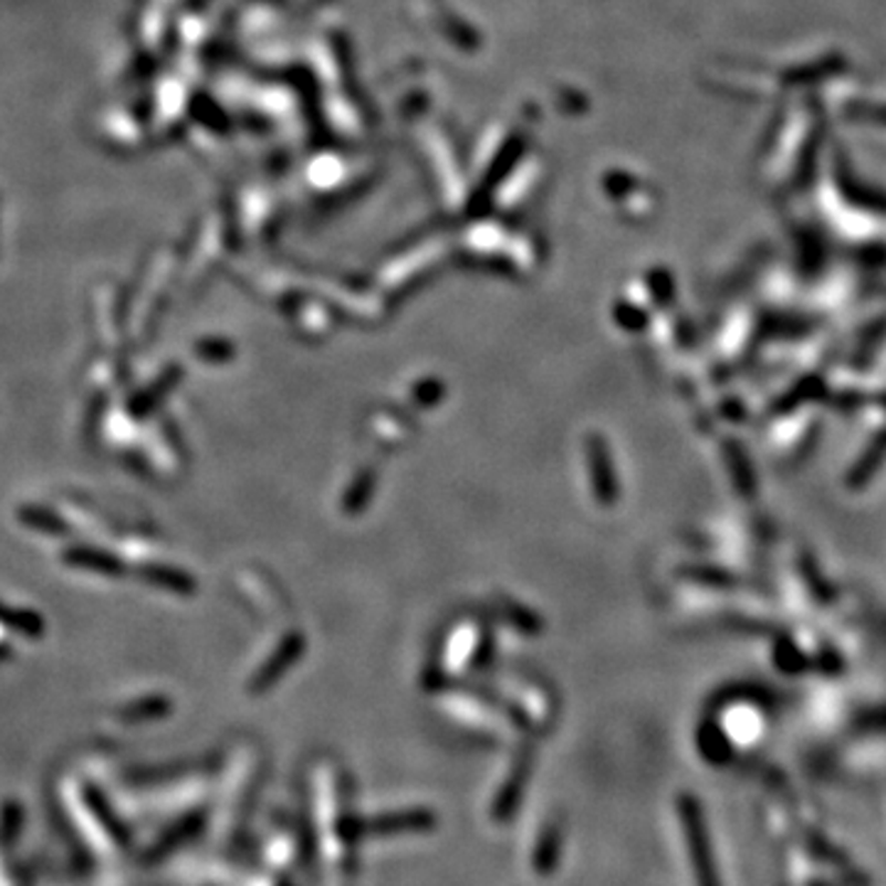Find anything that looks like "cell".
<instances>
[{
  "instance_id": "2",
  "label": "cell",
  "mask_w": 886,
  "mask_h": 886,
  "mask_svg": "<svg viewBox=\"0 0 886 886\" xmlns=\"http://www.w3.org/2000/svg\"><path fill=\"white\" fill-rule=\"evenodd\" d=\"M431 815L426 813H402V815H385L372 823L375 835H394V833H419V830H429Z\"/></svg>"
},
{
  "instance_id": "3",
  "label": "cell",
  "mask_w": 886,
  "mask_h": 886,
  "mask_svg": "<svg viewBox=\"0 0 886 886\" xmlns=\"http://www.w3.org/2000/svg\"><path fill=\"white\" fill-rule=\"evenodd\" d=\"M562 847H560V835L546 833L540 840V847L534 849V869L540 874H552L556 869V862H560Z\"/></svg>"
},
{
  "instance_id": "1",
  "label": "cell",
  "mask_w": 886,
  "mask_h": 886,
  "mask_svg": "<svg viewBox=\"0 0 886 886\" xmlns=\"http://www.w3.org/2000/svg\"><path fill=\"white\" fill-rule=\"evenodd\" d=\"M680 815H682L687 852H689V859H692L697 886H721L717 859H715V852H712V842H709L707 827L702 823V815H699L697 803L695 801H682Z\"/></svg>"
},
{
  "instance_id": "4",
  "label": "cell",
  "mask_w": 886,
  "mask_h": 886,
  "mask_svg": "<svg viewBox=\"0 0 886 886\" xmlns=\"http://www.w3.org/2000/svg\"><path fill=\"white\" fill-rule=\"evenodd\" d=\"M811 886H872V877H869L867 872L849 869V872H845V874H840V877L820 879V882H813Z\"/></svg>"
}]
</instances>
